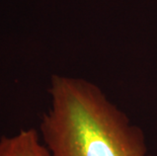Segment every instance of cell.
Instances as JSON below:
<instances>
[{
  "label": "cell",
  "mask_w": 157,
  "mask_h": 156,
  "mask_svg": "<svg viewBox=\"0 0 157 156\" xmlns=\"http://www.w3.org/2000/svg\"><path fill=\"white\" fill-rule=\"evenodd\" d=\"M39 133L50 156H152L142 129L83 79L54 75Z\"/></svg>",
  "instance_id": "obj_1"
},
{
  "label": "cell",
  "mask_w": 157,
  "mask_h": 156,
  "mask_svg": "<svg viewBox=\"0 0 157 156\" xmlns=\"http://www.w3.org/2000/svg\"><path fill=\"white\" fill-rule=\"evenodd\" d=\"M0 156H50L38 130L22 129L0 137Z\"/></svg>",
  "instance_id": "obj_2"
}]
</instances>
